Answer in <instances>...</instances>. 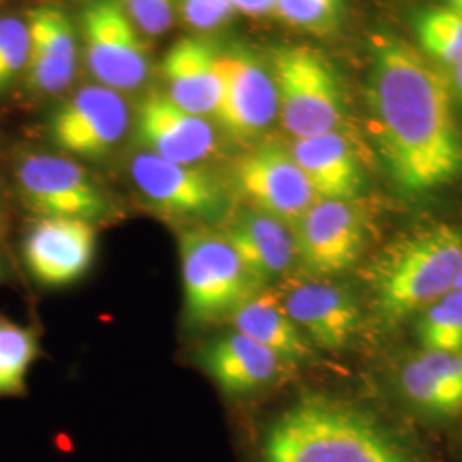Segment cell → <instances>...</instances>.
<instances>
[{"label":"cell","mask_w":462,"mask_h":462,"mask_svg":"<svg viewBox=\"0 0 462 462\" xmlns=\"http://www.w3.org/2000/svg\"><path fill=\"white\" fill-rule=\"evenodd\" d=\"M450 81L421 50L380 33L372 40L366 103L383 165L397 187L421 196L462 173V137Z\"/></svg>","instance_id":"1"},{"label":"cell","mask_w":462,"mask_h":462,"mask_svg":"<svg viewBox=\"0 0 462 462\" xmlns=\"http://www.w3.org/2000/svg\"><path fill=\"white\" fill-rule=\"evenodd\" d=\"M264 462H413L366 414L329 397H305L265 437Z\"/></svg>","instance_id":"2"},{"label":"cell","mask_w":462,"mask_h":462,"mask_svg":"<svg viewBox=\"0 0 462 462\" xmlns=\"http://www.w3.org/2000/svg\"><path fill=\"white\" fill-rule=\"evenodd\" d=\"M462 267V231L433 225L399 236L368 273L380 314L389 322L425 310L454 290Z\"/></svg>","instance_id":"3"},{"label":"cell","mask_w":462,"mask_h":462,"mask_svg":"<svg viewBox=\"0 0 462 462\" xmlns=\"http://www.w3.org/2000/svg\"><path fill=\"white\" fill-rule=\"evenodd\" d=\"M269 67L276 86L278 118L293 139L337 133L345 97L334 67L314 49L286 45L273 51Z\"/></svg>","instance_id":"4"},{"label":"cell","mask_w":462,"mask_h":462,"mask_svg":"<svg viewBox=\"0 0 462 462\" xmlns=\"http://www.w3.org/2000/svg\"><path fill=\"white\" fill-rule=\"evenodd\" d=\"M183 303L189 320L211 324L230 317L259 291L225 233L192 228L180 235Z\"/></svg>","instance_id":"5"},{"label":"cell","mask_w":462,"mask_h":462,"mask_svg":"<svg viewBox=\"0 0 462 462\" xmlns=\"http://www.w3.org/2000/svg\"><path fill=\"white\" fill-rule=\"evenodd\" d=\"M84 62L99 86L116 93L143 88L151 76V50L120 0H89L81 11Z\"/></svg>","instance_id":"6"},{"label":"cell","mask_w":462,"mask_h":462,"mask_svg":"<svg viewBox=\"0 0 462 462\" xmlns=\"http://www.w3.org/2000/svg\"><path fill=\"white\" fill-rule=\"evenodd\" d=\"M278 118L269 62L247 47L221 50L219 93L211 120L235 141H254Z\"/></svg>","instance_id":"7"},{"label":"cell","mask_w":462,"mask_h":462,"mask_svg":"<svg viewBox=\"0 0 462 462\" xmlns=\"http://www.w3.org/2000/svg\"><path fill=\"white\" fill-rule=\"evenodd\" d=\"M23 200L38 216L97 221L110 204L98 183L69 156L30 152L14 168Z\"/></svg>","instance_id":"8"},{"label":"cell","mask_w":462,"mask_h":462,"mask_svg":"<svg viewBox=\"0 0 462 462\" xmlns=\"http://www.w3.org/2000/svg\"><path fill=\"white\" fill-rule=\"evenodd\" d=\"M131 125L129 106L120 93L91 84L78 89L53 112L51 143L67 154L101 160L122 143Z\"/></svg>","instance_id":"9"},{"label":"cell","mask_w":462,"mask_h":462,"mask_svg":"<svg viewBox=\"0 0 462 462\" xmlns=\"http://www.w3.org/2000/svg\"><path fill=\"white\" fill-rule=\"evenodd\" d=\"M129 171L139 194L165 215L209 219L228 204L223 183L202 166L180 165L141 151Z\"/></svg>","instance_id":"10"},{"label":"cell","mask_w":462,"mask_h":462,"mask_svg":"<svg viewBox=\"0 0 462 462\" xmlns=\"http://www.w3.org/2000/svg\"><path fill=\"white\" fill-rule=\"evenodd\" d=\"M233 180L255 211L276 217L290 228L317 200L290 149L273 143L242 156L233 168Z\"/></svg>","instance_id":"11"},{"label":"cell","mask_w":462,"mask_h":462,"mask_svg":"<svg viewBox=\"0 0 462 462\" xmlns=\"http://www.w3.org/2000/svg\"><path fill=\"white\" fill-rule=\"evenodd\" d=\"M134 139L144 152L180 165H199L217 148L215 124L183 110L163 89L139 101L134 116Z\"/></svg>","instance_id":"12"},{"label":"cell","mask_w":462,"mask_h":462,"mask_svg":"<svg viewBox=\"0 0 462 462\" xmlns=\"http://www.w3.org/2000/svg\"><path fill=\"white\" fill-rule=\"evenodd\" d=\"M297 257L317 274L343 273L355 264L365 245L360 213L345 200L317 199L291 226Z\"/></svg>","instance_id":"13"},{"label":"cell","mask_w":462,"mask_h":462,"mask_svg":"<svg viewBox=\"0 0 462 462\" xmlns=\"http://www.w3.org/2000/svg\"><path fill=\"white\" fill-rule=\"evenodd\" d=\"M97 254L95 225L78 217L40 216L26 233L23 257L43 286H69L89 271Z\"/></svg>","instance_id":"14"},{"label":"cell","mask_w":462,"mask_h":462,"mask_svg":"<svg viewBox=\"0 0 462 462\" xmlns=\"http://www.w3.org/2000/svg\"><path fill=\"white\" fill-rule=\"evenodd\" d=\"M280 293L284 310L317 346L339 349L360 324V309L346 290L324 281H290Z\"/></svg>","instance_id":"15"},{"label":"cell","mask_w":462,"mask_h":462,"mask_svg":"<svg viewBox=\"0 0 462 462\" xmlns=\"http://www.w3.org/2000/svg\"><path fill=\"white\" fill-rule=\"evenodd\" d=\"M30 55L28 86L42 95L66 91L74 81L79 57V36L70 16L57 5H38L26 13Z\"/></svg>","instance_id":"16"},{"label":"cell","mask_w":462,"mask_h":462,"mask_svg":"<svg viewBox=\"0 0 462 462\" xmlns=\"http://www.w3.org/2000/svg\"><path fill=\"white\" fill-rule=\"evenodd\" d=\"M221 49L202 34H185L162 60L163 93L183 110L211 120L219 93Z\"/></svg>","instance_id":"17"},{"label":"cell","mask_w":462,"mask_h":462,"mask_svg":"<svg viewBox=\"0 0 462 462\" xmlns=\"http://www.w3.org/2000/svg\"><path fill=\"white\" fill-rule=\"evenodd\" d=\"M290 152L315 198L351 202L362 192L364 173L358 156L339 131L295 139Z\"/></svg>","instance_id":"18"},{"label":"cell","mask_w":462,"mask_h":462,"mask_svg":"<svg viewBox=\"0 0 462 462\" xmlns=\"http://www.w3.org/2000/svg\"><path fill=\"white\" fill-rule=\"evenodd\" d=\"M225 236L259 286L286 274L297 257L291 228L255 209L236 216Z\"/></svg>","instance_id":"19"},{"label":"cell","mask_w":462,"mask_h":462,"mask_svg":"<svg viewBox=\"0 0 462 462\" xmlns=\"http://www.w3.org/2000/svg\"><path fill=\"white\" fill-rule=\"evenodd\" d=\"M200 364L225 393L248 394L278 375L281 358L235 330L208 343L200 353Z\"/></svg>","instance_id":"20"},{"label":"cell","mask_w":462,"mask_h":462,"mask_svg":"<svg viewBox=\"0 0 462 462\" xmlns=\"http://www.w3.org/2000/svg\"><path fill=\"white\" fill-rule=\"evenodd\" d=\"M230 320L236 332L269 347L281 360L298 362L312 355V343L284 310L274 290L254 293L233 310Z\"/></svg>","instance_id":"21"},{"label":"cell","mask_w":462,"mask_h":462,"mask_svg":"<svg viewBox=\"0 0 462 462\" xmlns=\"http://www.w3.org/2000/svg\"><path fill=\"white\" fill-rule=\"evenodd\" d=\"M401 387L406 397L427 413H461L462 353L423 351L402 368Z\"/></svg>","instance_id":"22"},{"label":"cell","mask_w":462,"mask_h":462,"mask_svg":"<svg viewBox=\"0 0 462 462\" xmlns=\"http://www.w3.org/2000/svg\"><path fill=\"white\" fill-rule=\"evenodd\" d=\"M38 353L40 343L34 329L0 317V396H17L24 391Z\"/></svg>","instance_id":"23"},{"label":"cell","mask_w":462,"mask_h":462,"mask_svg":"<svg viewBox=\"0 0 462 462\" xmlns=\"http://www.w3.org/2000/svg\"><path fill=\"white\" fill-rule=\"evenodd\" d=\"M423 55L440 66L452 67L462 60V16L446 5L420 13L414 24Z\"/></svg>","instance_id":"24"},{"label":"cell","mask_w":462,"mask_h":462,"mask_svg":"<svg viewBox=\"0 0 462 462\" xmlns=\"http://www.w3.org/2000/svg\"><path fill=\"white\" fill-rule=\"evenodd\" d=\"M416 332L425 351L462 353V290H452L427 307Z\"/></svg>","instance_id":"25"},{"label":"cell","mask_w":462,"mask_h":462,"mask_svg":"<svg viewBox=\"0 0 462 462\" xmlns=\"http://www.w3.org/2000/svg\"><path fill=\"white\" fill-rule=\"evenodd\" d=\"M346 0H276V16L290 26L312 34L337 30Z\"/></svg>","instance_id":"26"},{"label":"cell","mask_w":462,"mask_h":462,"mask_svg":"<svg viewBox=\"0 0 462 462\" xmlns=\"http://www.w3.org/2000/svg\"><path fill=\"white\" fill-rule=\"evenodd\" d=\"M30 55V33L26 19L0 17V93L26 70Z\"/></svg>","instance_id":"27"},{"label":"cell","mask_w":462,"mask_h":462,"mask_svg":"<svg viewBox=\"0 0 462 462\" xmlns=\"http://www.w3.org/2000/svg\"><path fill=\"white\" fill-rule=\"evenodd\" d=\"M139 32L154 38L165 34L179 14V0H120Z\"/></svg>","instance_id":"28"},{"label":"cell","mask_w":462,"mask_h":462,"mask_svg":"<svg viewBox=\"0 0 462 462\" xmlns=\"http://www.w3.org/2000/svg\"><path fill=\"white\" fill-rule=\"evenodd\" d=\"M235 14L230 0H179V16L194 33H213Z\"/></svg>","instance_id":"29"},{"label":"cell","mask_w":462,"mask_h":462,"mask_svg":"<svg viewBox=\"0 0 462 462\" xmlns=\"http://www.w3.org/2000/svg\"><path fill=\"white\" fill-rule=\"evenodd\" d=\"M235 13L250 17L276 16V0H230Z\"/></svg>","instance_id":"30"},{"label":"cell","mask_w":462,"mask_h":462,"mask_svg":"<svg viewBox=\"0 0 462 462\" xmlns=\"http://www.w3.org/2000/svg\"><path fill=\"white\" fill-rule=\"evenodd\" d=\"M452 72V81H450V88H452V93L461 99L462 103V60L459 64L450 69Z\"/></svg>","instance_id":"31"},{"label":"cell","mask_w":462,"mask_h":462,"mask_svg":"<svg viewBox=\"0 0 462 462\" xmlns=\"http://www.w3.org/2000/svg\"><path fill=\"white\" fill-rule=\"evenodd\" d=\"M446 7H448L450 11L457 13L459 16H462V0H444Z\"/></svg>","instance_id":"32"},{"label":"cell","mask_w":462,"mask_h":462,"mask_svg":"<svg viewBox=\"0 0 462 462\" xmlns=\"http://www.w3.org/2000/svg\"><path fill=\"white\" fill-rule=\"evenodd\" d=\"M454 290H462V267L461 273H459V276H457V280H456V286H454Z\"/></svg>","instance_id":"33"},{"label":"cell","mask_w":462,"mask_h":462,"mask_svg":"<svg viewBox=\"0 0 462 462\" xmlns=\"http://www.w3.org/2000/svg\"><path fill=\"white\" fill-rule=\"evenodd\" d=\"M4 223H5V216H4V211H2V206H0V230L4 228Z\"/></svg>","instance_id":"34"},{"label":"cell","mask_w":462,"mask_h":462,"mask_svg":"<svg viewBox=\"0 0 462 462\" xmlns=\"http://www.w3.org/2000/svg\"><path fill=\"white\" fill-rule=\"evenodd\" d=\"M0 274H2V259H0Z\"/></svg>","instance_id":"35"},{"label":"cell","mask_w":462,"mask_h":462,"mask_svg":"<svg viewBox=\"0 0 462 462\" xmlns=\"http://www.w3.org/2000/svg\"><path fill=\"white\" fill-rule=\"evenodd\" d=\"M0 2H2V0H0Z\"/></svg>","instance_id":"36"}]
</instances>
